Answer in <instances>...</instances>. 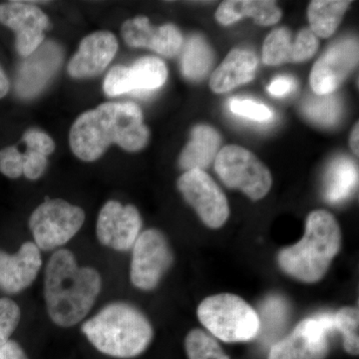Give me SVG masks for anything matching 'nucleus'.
I'll return each mask as SVG.
<instances>
[{
  "label": "nucleus",
  "mask_w": 359,
  "mask_h": 359,
  "mask_svg": "<svg viewBox=\"0 0 359 359\" xmlns=\"http://www.w3.org/2000/svg\"><path fill=\"white\" fill-rule=\"evenodd\" d=\"M132 249L131 283L139 290H154L173 264V252L166 237L150 229L139 235Z\"/></svg>",
  "instance_id": "6e6552de"
},
{
  "label": "nucleus",
  "mask_w": 359,
  "mask_h": 359,
  "mask_svg": "<svg viewBox=\"0 0 359 359\" xmlns=\"http://www.w3.org/2000/svg\"><path fill=\"white\" fill-rule=\"evenodd\" d=\"M230 109L233 114L257 122H268L273 117V112L269 107L250 99H233Z\"/></svg>",
  "instance_id": "c756f323"
},
{
  "label": "nucleus",
  "mask_w": 359,
  "mask_h": 359,
  "mask_svg": "<svg viewBox=\"0 0 359 359\" xmlns=\"http://www.w3.org/2000/svg\"><path fill=\"white\" fill-rule=\"evenodd\" d=\"M341 233L330 212L318 210L306 219L304 237L297 244L278 254V264L287 275L313 283L325 276L334 257L339 254Z\"/></svg>",
  "instance_id": "20e7f679"
},
{
  "label": "nucleus",
  "mask_w": 359,
  "mask_h": 359,
  "mask_svg": "<svg viewBox=\"0 0 359 359\" xmlns=\"http://www.w3.org/2000/svg\"><path fill=\"white\" fill-rule=\"evenodd\" d=\"M358 167L353 161L339 158L330 167L325 179V198L339 203L347 199L358 186Z\"/></svg>",
  "instance_id": "b1692460"
},
{
  "label": "nucleus",
  "mask_w": 359,
  "mask_h": 359,
  "mask_svg": "<svg viewBox=\"0 0 359 359\" xmlns=\"http://www.w3.org/2000/svg\"><path fill=\"white\" fill-rule=\"evenodd\" d=\"M0 173L11 179H18L23 175V154L18 148L0 150Z\"/></svg>",
  "instance_id": "2f4dec72"
},
{
  "label": "nucleus",
  "mask_w": 359,
  "mask_h": 359,
  "mask_svg": "<svg viewBox=\"0 0 359 359\" xmlns=\"http://www.w3.org/2000/svg\"><path fill=\"white\" fill-rule=\"evenodd\" d=\"M304 112L309 120L316 124L332 126L339 122L341 115V106L334 94L316 95L304 104Z\"/></svg>",
  "instance_id": "a878e982"
},
{
  "label": "nucleus",
  "mask_w": 359,
  "mask_h": 359,
  "mask_svg": "<svg viewBox=\"0 0 359 359\" xmlns=\"http://www.w3.org/2000/svg\"><path fill=\"white\" fill-rule=\"evenodd\" d=\"M180 192L209 228H221L229 216V203L223 191L202 170H191L180 177Z\"/></svg>",
  "instance_id": "1a4fd4ad"
},
{
  "label": "nucleus",
  "mask_w": 359,
  "mask_h": 359,
  "mask_svg": "<svg viewBox=\"0 0 359 359\" xmlns=\"http://www.w3.org/2000/svg\"><path fill=\"white\" fill-rule=\"evenodd\" d=\"M117 50V39L112 33H92L82 40L77 53L68 65V72L74 78L98 76L114 58Z\"/></svg>",
  "instance_id": "2eb2a0df"
},
{
  "label": "nucleus",
  "mask_w": 359,
  "mask_h": 359,
  "mask_svg": "<svg viewBox=\"0 0 359 359\" xmlns=\"http://www.w3.org/2000/svg\"><path fill=\"white\" fill-rule=\"evenodd\" d=\"M198 318L214 337L226 342L249 341L261 328L259 314L236 294L207 297L198 308Z\"/></svg>",
  "instance_id": "39448f33"
},
{
  "label": "nucleus",
  "mask_w": 359,
  "mask_h": 359,
  "mask_svg": "<svg viewBox=\"0 0 359 359\" xmlns=\"http://www.w3.org/2000/svg\"><path fill=\"white\" fill-rule=\"evenodd\" d=\"M318 45V36L308 28L301 30L294 40L289 28H276L264 40L263 62L271 66L304 62L313 57Z\"/></svg>",
  "instance_id": "4468645a"
},
{
  "label": "nucleus",
  "mask_w": 359,
  "mask_h": 359,
  "mask_svg": "<svg viewBox=\"0 0 359 359\" xmlns=\"http://www.w3.org/2000/svg\"><path fill=\"white\" fill-rule=\"evenodd\" d=\"M149 130L140 108L131 102L104 103L77 118L70 130V146L79 159L93 162L111 144L136 152L147 145Z\"/></svg>",
  "instance_id": "f257e3e1"
},
{
  "label": "nucleus",
  "mask_w": 359,
  "mask_h": 359,
  "mask_svg": "<svg viewBox=\"0 0 359 359\" xmlns=\"http://www.w3.org/2000/svg\"><path fill=\"white\" fill-rule=\"evenodd\" d=\"M102 290V278L91 266H80L69 250L53 252L45 268L44 299L50 320L71 327L85 318Z\"/></svg>",
  "instance_id": "f03ea898"
},
{
  "label": "nucleus",
  "mask_w": 359,
  "mask_h": 359,
  "mask_svg": "<svg viewBox=\"0 0 359 359\" xmlns=\"http://www.w3.org/2000/svg\"><path fill=\"white\" fill-rule=\"evenodd\" d=\"M41 266V252L34 242L23 243L13 255L0 250V290L20 294L34 283Z\"/></svg>",
  "instance_id": "ddd939ff"
},
{
  "label": "nucleus",
  "mask_w": 359,
  "mask_h": 359,
  "mask_svg": "<svg viewBox=\"0 0 359 359\" xmlns=\"http://www.w3.org/2000/svg\"><path fill=\"white\" fill-rule=\"evenodd\" d=\"M85 222L81 208L65 200H47L33 211L29 219L34 244L40 250L62 247L76 236Z\"/></svg>",
  "instance_id": "423d86ee"
},
{
  "label": "nucleus",
  "mask_w": 359,
  "mask_h": 359,
  "mask_svg": "<svg viewBox=\"0 0 359 359\" xmlns=\"http://www.w3.org/2000/svg\"><path fill=\"white\" fill-rule=\"evenodd\" d=\"M104 92L109 97L131 93L130 89L128 67L118 65L109 71L104 80Z\"/></svg>",
  "instance_id": "7c9ffc66"
},
{
  "label": "nucleus",
  "mask_w": 359,
  "mask_h": 359,
  "mask_svg": "<svg viewBox=\"0 0 359 359\" xmlns=\"http://www.w3.org/2000/svg\"><path fill=\"white\" fill-rule=\"evenodd\" d=\"M189 359H230L211 335L201 330H193L185 340Z\"/></svg>",
  "instance_id": "bb28decb"
},
{
  "label": "nucleus",
  "mask_w": 359,
  "mask_h": 359,
  "mask_svg": "<svg viewBox=\"0 0 359 359\" xmlns=\"http://www.w3.org/2000/svg\"><path fill=\"white\" fill-rule=\"evenodd\" d=\"M215 169L224 185L242 191L254 201L263 199L273 185L268 168L240 146H226L219 150Z\"/></svg>",
  "instance_id": "0eeeda50"
},
{
  "label": "nucleus",
  "mask_w": 359,
  "mask_h": 359,
  "mask_svg": "<svg viewBox=\"0 0 359 359\" xmlns=\"http://www.w3.org/2000/svg\"><path fill=\"white\" fill-rule=\"evenodd\" d=\"M0 23L16 33L15 45L21 56L28 57L44 40L48 18L30 2L9 1L0 4Z\"/></svg>",
  "instance_id": "f8f14e48"
},
{
  "label": "nucleus",
  "mask_w": 359,
  "mask_h": 359,
  "mask_svg": "<svg viewBox=\"0 0 359 359\" xmlns=\"http://www.w3.org/2000/svg\"><path fill=\"white\" fill-rule=\"evenodd\" d=\"M358 42L344 39L330 46L314 63L311 86L316 95L332 94L358 65Z\"/></svg>",
  "instance_id": "9b49d317"
},
{
  "label": "nucleus",
  "mask_w": 359,
  "mask_h": 359,
  "mask_svg": "<svg viewBox=\"0 0 359 359\" xmlns=\"http://www.w3.org/2000/svg\"><path fill=\"white\" fill-rule=\"evenodd\" d=\"M257 59L252 51L233 49L212 73L210 87L216 93H226L252 81L256 75Z\"/></svg>",
  "instance_id": "6ab92c4d"
},
{
  "label": "nucleus",
  "mask_w": 359,
  "mask_h": 359,
  "mask_svg": "<svg viewBox=\"0 0 359 359\" xmlns=\"http://www.w3.org/2000/svg\"><path fill=\"white\" fill-rule=\"evenodd\" d=\"M297 88V82L294 78L289 76H278L269 84V92L271 95L283 97L292 93Z\"/></svg>",
  "instance_id": "f704fd0d"
},
{
  "label": "nucleus",
  "mask_w": 359,
  "mask_h": 359,
  "mask_svg": "<svg viewBox=\"0 0 359 359\" xmlns=\"http://www.w3.org/2000/svg\"><path fill=\"white\" fill-rule=\"evenodd\" d=\"M141 228L140 212L134 205L109 201L99 212L96 235L104 247L117 252H126L133 248Z\"/></svg>",
  "instance_id": "9d476101"
},
{
  "label": "nucleus",
  "mask_w": 359,
  "mask_h": 359,
  "mask_svg": "<svg viewBox=\"0 0 359 359\" xmlns=\"http://www.w3.org/2000/svg\"><path fill=\"white\" fill-rule=\"evenodd\" d=\"M128 76L131 93L139 96H148L160 88L166 82V65L157 57H143L128 67Z\"/></svg>",
  "instance_id": "4be33fe9"
},
{
  "label": "nucleus",
  "mask_w": 359,
  "mask_h": 359,
  "mask_svg": "<svg viewBox=\"0 0 359 359\" xmlns=\"http://www.w3.org/2000/svg\"><path fill=\"white\" fill-rule=\"evenodd\" d=\"M214 63L211 46L200 35H194L187 42L182 57V72L188 79L198 81L207 75Z\"/></svg>",
  "instance_id": "393cba45"
},
{
  "label": "nucleus",
  "mask_w": 359,
  "mask_h": 359,
  "mask_svg": "<svg viewBox=\"0 0 359 359\" xmlns=\"http://www.w3.org/2000/svg\"><path fill=\"white\" fill-rule=\"evenodd\" d=\"M221 136L208 125H199L192 131V140L184 149L180 157V166L185 171L202 170L216 160L221 146Z\"/></svg>",
  "instance_id": "412c9836"
},
{
  "label": "nucleus",
  "mask_w": 359,
  "mask_h": 359,
  "mask_svg": "<svg viewBox=\"0 0 359 359\" xmlns=\"http://www.w3.org/2000/svg\"><path fill=\"white\" fill-rule=\"evenodd\" d=\"M9 90V81L6 72L0 66V99L4 98L6 95Z\"/></svg>",
  "instance_id": "4c0bfd02"
},
{
  "label": "nucleus",
  "mask_w": 359,
  "mask_h": 359,
  "mask_svg": "<svg viewBox=\"0 0 359 359\" xmlns=\"http://www.w3.org/2000/svg\"><path fill=\"white\" fill-rule=\"evenodd\" d=\"M351 1L314 0L309 6L308 16L311 30L316 36H332L341 22Z\"/></svg>",
  "instance_id": "5701e85b"
},
{
  "label": "nucleus",
  "mask_w": 359,
  "mask_h": 359,
  "mask_svg": "<svg viewBox=\"0 0 359 359\" xmlns=\"http://www.w3.org/2000/svg\"><path fill=\"white\" fill-rule=\"evenodd\" d=\"M82 332L97 351L115 358L143 353L153 339L152 325L140 309L127 302H111L85 321Z\"/></svg>",
  "instance_id": "7ed1b4c3"
},
{
  "label": "nucleus",
  "mask_w": 359,
  "mask_h": 359,
  "mask_svg": "<svg viewBox=\"0 0 359 359\" xmlns=\"http://www.w3.org/2000/svg\"><path fill=\"white\" fill-rule=\"evenodd\" d=\"M21 318L20 306L8 297L0 299V347L11 340Z\"/></svg>",
  "instance_id": "c85d7f7f"
},
{
  "label": "nucleus",
  "mask_w": 359,
  "mask_h": 359,
  "mask_svg": "<svg viewBox=\"0 0 359 359\" xmlns=\"http://www.w3.org/2000/svg\"><path fill=\"white\" fill-rule=\"evenodd\" d=\"M62 61L60 47L52 42L40 45L21 65L16 80V91L21 97L30 98L39 94L55 74Z\"/></svg>",
  "instance_id": "f3484780"
},
{
  "label": "nucleus",
  "mask_w": 359,
  "mask_h": 359,
  "mask_svg": "<svg viewBox=\"0 0 359 359\" xmlns=\"http://www.w3.org/2000/svg\"><path fill=\"white\" fill-rule=\"evenodd\" d=\"M23 141L27 145V149L45 156L50 155L55 150V143L44 132L39 130H29L23 136Z\"/></svg>",
  "instance_id": "473e14b6"
},
{
  "label": "nucleus",
  "mask_w": 359,
  "mask_h": 359,
  "mask_svg": "<svg viewBox=\"0 0 359 359\" xmlns=\"http://www.w3.org/2000/svg\"><path fill=\"white\" fill-rule=\"evenodd\" d=\"M0 359H29L25 351L18 342L9 340L6 344L0 347Z\"/></svg>",
  "instance_id": "e433bc0d"
},
{
  "label": "nucleus",
  "mask_w": 359,
  "mask_h": 359,
  "mask_svg": "<svg viewBox=\"0 0 359 359\" xmlns=\"http://www.w3.org/2000/svg\"><path fill=\"white\" fill-rule=\"evenodd\" d=\"M335 327L344 334V346L347 353L358 355V309L346 306L335 314Z\"/></svg>",
  "instance_id": "cd10ccee"
},
{
  "label": "nucleus",
  "mask_w": 359,
  "mask_h": 359,
  "mask_svg": "<svg viewBox=\"0 0 359 359\" xmlns=\"http://www.w3.org/2000/svg\"><path fill=\"white\" fill-rule=\"evenodd\" d=\"M268 359H294L289 337L276 342L269 351Z\"/></svg>",
  "instance_id": "c9c22d12"
},
{
  "label": "nucleus",
  "mask_w": 359,
  "mask_h": 359,
  "mask_svg": "<svg viewBox=\"0 0 359 359\" xmlns=\"http://www.w3.org/2000/svg\"><path fill=\"white\" fill-rule=\"evenodd\" d=\"M334 330V314H320L301 321L287 337L294 359H325L330 349L327 335Z\"/></svg>",
  "instance_id": "a211bd4d"
},
{
  "label": "nucleus",
  "mask_w": 359,
  "mask_h": 359,
  "mask_svg": "<svg viewBox=\"0 0 359 359\" xmlns=\"http://www.w3.org/2000/svg\"><path fill=\"white\" fill-rule=\"evenodd\" d=\"M244 18H252L257 25H276L282 18V11L275 1L269 0H229L219 6L217 20L221 25H230Z\"/></svg>",
  "instance_id": "aec40b11"
},
{
  "label": "nucleus",
  "mask_w": 359,
  "mask_h": 359,
  "mask_svg": "<svg viewBox=\"0 0 359 359\" xmlns=\"http://www.w3.org/2000/svg\"><path fill=\"white\" fill-rule=\"evenodd\" d=\"M47 167L45 156L27 149L23 154V175L29 180H37L43 175Z\"/></svg>",
  "instance_id": "72a5a7b5"
},
{
  "label": "nucleus",
  "mask_w": 359,
  "mask_h": 359,
  "mask_svg": "<svg viewBox=\"0 0 359 359\" xmlns=\"http://www.w3.org/2000/svg\"><path fill=\"white\" fill-rule=\"evenodd\" d=\"M121 34L129 46L146 47L166 57L176 55L183 43V37L176 26L153 27L148 18L141 16L125 21Z\"/></svg>",
  "instance_id": "dca6fc26"
},
{
  "label": "nucleus",
  "mask_w": 359,
  "mask_h": 359,
  "mask_svg": "<svg viewBox=\"0 0 359 359\" xmlns=\"http://www.w3.org/2000/svg\"><path fill=\"white\" fill-rule=\"evenodd\" d=\"M358 123H356L351 136V146L356 155H358Z\"/></svg>",
  "instance_id": "58836bf2"
}]
</instances>
